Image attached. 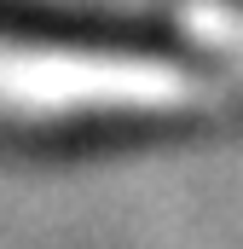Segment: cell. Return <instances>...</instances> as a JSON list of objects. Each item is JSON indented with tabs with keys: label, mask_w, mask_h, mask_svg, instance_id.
<instances>
[{
	"label": "cell",
	"mask_w": 243,
	"mask_h": 249,
	"mask_svg": "<svg viewBox=\"0 0 243 249\" xmlns=\"http://www.w3.org/2000/svg\"><path fill=\"white\" fill-rule=\"evenodd\" d=\"M208 81L156 53H104L0 35V116L17 122H81V116H162L197 110Z\"/></svg>",
	"instance_id": "1"
}]
</instances>
